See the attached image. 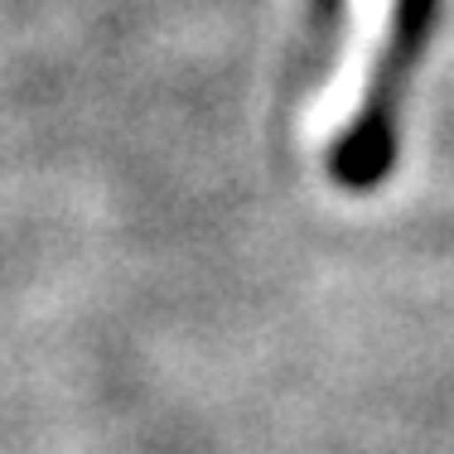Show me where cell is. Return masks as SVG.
I'll return each instance as SVG.
<instances>
[{
    "instance_id": "6da1fadb",
    "label": "cell",
    "mask_w": 454,
    "mask_h": 454,
    "mask_svg": "<svg viewBox=\"0 0 454 454\" xmlns=\"http://www.w3.org/2000/svg\"><path fill=\"white\" fill-rule=\"evenodd\" d=\"M402 5L406 0H348V44L339 53V73L329 78L315 106L319 145H343L363 126L377 82H382V68L392 59L396 29H402Z\"/></svg>"
}]
</instances>
